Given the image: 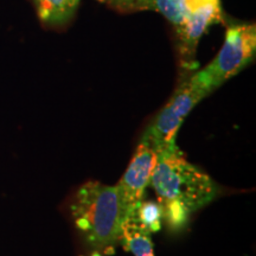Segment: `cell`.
I'll return each instance as SVG.
<instances>
[{"label": "cell", "mask_w": 256, "mask_h": 256, "mask_svg": "<svg viewBox=\"0 0 256 256\" xmlns=\"http://www.w3.org/2000/svg\"><path fill=\"white\" fill-rule=\"evenodd\" d=\"M255 24H230L220 52L204 69L198 70L212 90L228 81L254 60Z\"/></svg>", "instance_id": "4"}, {"label": "cell", "mask_w": 256, "mask_h": 256, "mask_svg": "<svg viewBox=\"0 0 256 256\" xmlns=\"http://www.w3.org/2000/svg\"><path fill=\"white\" fill-rule=\"evenodd\" d=\"M183 19L176 28L183 66L192 69L196 64L198 42L211 25L223 20L220 0H182Z\"/></svg>", "instance_id": "5"}, {"label": "cell", "mask_w": 256, "mask_h": 256, "mask_svg": "<svg viewBox=\"0 0 256 256\" xmlns=\"http://www.w3.org/2000/svg\"><path fill=\"white\" fill-rule=\"evenodd\" d=\"M120 12H159L177 28L183 19L182 0H98Z\"/></svg>", "instance_id": "7"}, {"label": "cell", "mask_w": 256, "mask_h": 256, "mask_svg": "<svg viewBox=\"0 0 256 256\" xmlns=\"http://www.w3.org/2000/svg\"><path fill=\"white\" fill-rule=\"evenodd\" d=\"M120 242L134 256H154L151 234L140 226L132 212L124 220Z\"/></svg>", "instance_id": "8"}, {"label": "cell", "mask_w": 256, "mask_h": 256, "mask_svg": "<svg viewBox=\"0 0 256 256\" xmlns=\"http://www.w3.org/2000/svg\"><path fill=\"white\" fill-rule=\"evenodd\" d=\"M150 185L158 197L162 220L174 232L183 229L192 214L218 194L210 176L188 162L176 144L158 152Z\"/></svg>", "instance_id": "1"}, {"label": "cell", "mask_w": 256, "mask_h": 256, "mask_svg": "<svg viewBox=\"0 0 256 256\" xmlns=\"http://www.w3.org/2000/svg\"><path fill=\"white\" fill-rule=\"evenodd\" d=\"M92 256H102V255L100 254V252H98V250H95V252L92 254Z\"/></svg>", "instance_id": "11"}, {"label": "cell", "mask_w": 256, "mask_h": 256, "mask_svg": "<svg viewBox=\"0 0 256 256\" xmlns=\"http://www.w3.org/2000/svg\"><path fill=\"white\" fill-rule=\"evenodd\" d=\"M81 0H34L38 17L49 25H62L72 17Z\"/></svg>", "instance_id": "9"}, {"label": "cell", "mask_w": 256, "mask_h": 256, "mask_svg": "<svg viewBox=\"0 0 256 256\" xmlns=\"http://www.w3.org/2000/svg\"><path fill=\"white\" fill-rule=\"evenodd\" d=\"M212 92L200 72L182 80L168 104L144 133L156 152L174 145L177 133L185 118Z\"/></svg>", "instance_id": "3"}, {"label": "cell", "mask_w": 256, "mask_h": 256, "mask_svg": "<svg viewBox=\"0 0 256 256\" xmlns=\"http://www.w3.org/2000/svg\"><path fill=\"white\" fill-rule=\"evenodd\" d=\"M132 214L150 234L159 232L162 228V215L158 202L142 200L132 210Z\"/></svg>", "instance_id": "10"}, {"label": "cell", "mask_w": 256, "mask_h": 256, "mask_svg": "<svg viewBox=\"0 0 256 256\" xmlns=\"http://www.w3.org/2000/svg\"><path fill=\"white\" fill-rule=\"evenodd\" d=\"M156 154L158 152L151 142L142 136L119 184L115 185L127 215H130L134 208L144 200L146 188L151 183Z\"/></svg>", "instance_id": "6"}, {"label": "cell", "mask_w": 256, "mask_h": 256, "mask_svg": "<svg viewBox=\"0 0 256 256\" xmlns=\"http://www.w3.org/2000/svg\"><path fill=\"white\" fill-rule=\"evenodd\" d=\"M70 211L76 228L96 250L120 242L128 215L116 186L98 182L83 184L72 198Z\"/></svg>", "instance_id": "2"}]
</instances>
